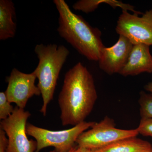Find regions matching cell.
I'll return each instance as SVG.
<instances>
[{"label":"cell","mask_w":152,"mask_h":152,"mask_svg":"<svg viewBox=\"0 0 152 152\" xmlns=\"http://www.w3.org/2000/svg\"><path fill=\"white\" fill-rule=\"evenodd\" d=\"M97 98L93 76L81 63H78L66 73L59 95L62 125L75 126L85 121Z\"/></svg>","instance_id":"obj_1"},{"label":"cell","mask_w":152,"mask_h":152,"mask_svg":"<svg viewBox=\"0 0 152 152\" xmlns=\"http://www.w3.org/2000/svg\"><path fill=\"white\" fill-rule=\"evenodd\" d=\"M53 3L59 14L57 31L60 36L88 60L99 61L105 47L100 30L73 12L64 0Z\"/></svg>","instance_id":"obj_2"},{"label":"cell","mask_w":152,"mask_h":152,"mask_svg":"<svg viewBox=\"0 0 152 152\" xmlns=\"http://www.w3.org/2000/svg\"><path fill=\"white\" fill-rule=\"evenodd\" d=\"M34 51L39 59V63L34 72L38 79L37 86L42 98L40 112L45 116L48 105L53 98L60 72L69 51L64 45L43 44L37 45Z\"/></svg>","instance_id":"obj_3"},{"label":"cell","mask_w":152,"mask_h":152,"mask_svg":"<svg viewBox=\"0 0 152 152\" xmlns=\"http://www.w3.org/2000/svg\"><path fill=\"white\" fill-rule=\"evenodd\" d=\"M95 123L85 121L71 129L61 131L50 130L27 123L26 130L28 135L36 140L37 145L36 152L48 147H54L56 152H68L75 147L79 136Z\"/></svg>","instance_id":"obj_4"},{"label":"cell","mask_w":152,"mask_h":152,"mask_svg":"<svg viewBox=\"0 0 152 152\" xmlns=\"http://www.w3.org/2000/svg\"><path fill=\"white\" fill-rule=\"evenodd\" d=\"M139 134L137 128L130 130L117 128L114 120L106 116L99 122L95 123L89 130L82 133L76 143L79 147L98 149L123 139L137 137Z\"/></svg>","instance_id":"obj_5"},{"label":"cell","mask_w":152,"mask_h":152,"mask_svg":"<svg viewBox=\"0 0 152 152\" xmlns=\"http://www.w3.org/2000/svg\"><path fill=\"white\" fill-rule=\"evenodd\" d=\"M31 114L17 106L6 119L1 121V128L8 137L6 152H36V141L28 139L26 130L27 121Z\"/></svg>","instance_id":"obj_6"},{"label":"cell","mask_w":152,"mask_h":152,"mask_svg":"<svg viewBox=\"0 0 152 152\" xmlns=\"http://www.w3.org/2000/svg\"><path fill=\"white\" fill-rule=\"evenodd\" d=\"M139 15L123 10L117 21L116 31L127 38L133 45L152 46V10L146 11L141 17Z\"/></svg>","instance_id":"obj_7"},{"label":"cell","mask_w":152,"mask_h":152,"mask_svg":"<svg viewBox=\"0 0 152 152\" xmlns=\"http://www.w3.org/2000/svg\"><path fill=\"white\" fill-rule=\"evenodd\" d=\"M37 78L34 72L26 74L16 68L13 69L6 79L8 86L5 93L9 102L24 109L30 98L41 94L39 89L35 84Z\"/></svg>","instance_id":"obj_8"},{"label":"cell","mask_w":152,"mask_h":152,"mask_svg":"<svg viewBox=\"0 0 152 152\" xmlns=\"http://www.w3.org/2000/svg\"><path fill=\"white\" fill-rule=\"evenodd\" d=\"M133 46L127 38L119 35L113 45L103 49L99 61V68L109 75L119 74L126 63Z\"/></svg>","instance_id":"obj_9"},{"label":"cell","mask_w":152,"mask_h":152,"mask_svg":"<svg viewBox=\"0 0 152 152\" xmlns=\"http://www.w3.org/2000/svg\"><path fill=\"white\" fill-rule=\"evenodd\" d=\"M145 72L152 73V56L150 46L142 44L133 45L126 63L119 74L127 77Z\"/></svg>","instance_id":"obj_10"},{"label":"cell","mask_w":152,"mask_h":152,"mask_svg":"<svg viewBox=\"0 0 152 152\" xmlns=\"http://www.w3.org/2000/svg\"><path fill=\"white\" fill-rule=\"evenodd\" d=\"M15 8L11 0L0 1V40L13 38L16 32Z\"/></svg>","instance_id":"obj_11"},{"label":"cell","mask_w":152,"mask_h":152,"mask_svg":"<svg viewBox=\"0 0 152 152\" xmlns=\"http://www.w3.org/2000/svg\"><path fill=\"white\" fill-rule=\"evenodd\" d=\"M152 146L149 142L136 137L123 139L102 148L92 150L96 152H137Z\"/></svg>","instance_id":"obj_12"},{"label":"cell","mask_w":152,"mask_h":152,"mask_svg":"<svg viewBox=\"0 0 152 152\" xmlns=\"http://www.w3.org/2000/svg\"><path fill=\"white\" fill-rule=\"evenodd\" d=\"M101 4H108L114 9L121 8L123 5L122 2L117 0H80L74 4L72 7L75 10L88 14L94 12Z\"/></svg>","instance_id":"obj_13"},{"label":"cell","mask_w":152,"mask_h":152,"mask_svg":"<svg viewBox=\"0 0 152 152\" xmlns=\"http://www.w3.org/2000/svg\"><path fill=\"white\" fill-rule=\"evenodd\" d=\"M138 102L141 119H152V93L142 91Z\"/></svg>","instance_id":"obj_14"},{"label":"cell","mask_w":152,"mask_h":152,"mask_svg":"<svg viewBox=\"0 0 152 152\" xmlns=\"http://www.w3.org/2000/svg\"><path fill=\"white\" fill-rule=\"evenodd\" d=\"M15 108L11 104L7 99L5 93H0V119L7 118L13 112Z\"/></svg>","instance_id":"obj_15"},{"label":"cell","mask_w":152,"mask_h":152,"mask_svg":"<svg viewBox=\"0 0 152 152\" xmlns=\"http://www.w3.org/2000/svg\"><path fill=\"white\" fill-rule=\"evenodd\" d=\"M137 129L139 134L152 137V119H141Z\"/></svg>","instance_id":"obj_16"},{"label":"cell","mask_w":152,"mask_h":152,"mask_svg":"<svg viewBox=\"0 0 152 152\" xmlns=\"http://www.w3.org/2000/svg\"><path fill=\"white\" fill-rule=\"evenodd\" d=\"M7 144L8 139L5 133L0 128V152H6Z\"/></svg>","instance_id":"obj_17"},{"label":"cell","mask_w":152,"mask_h":152,"mask_svg":"<svg viewBox=\"0 0 152 152\" xmlns=\"http://www.w3.org/2000/svg\"><path fill=\"white\" fill-rule=\"evenodd\" d=\"M73 152H92L91 150L78 146Z\"/></svg>","instance_id":"obj_18"},{"label":"cell","mask_w":152,"mask_h":152,"mask_svg":"<svg viewBox=\"0 0 152 152\" xmlns=\"http://www.w3.org/2000/svg\"><path fill=\"white\" fill-rule=\"evenodd\" d=\"M145 89L147 91L152 93V82L149 83L145 86Z\"/></svg>","instance_id":"obj_19"},{"label":"cell","mask_w":152,"mask_h":152,"mask_svg":"<svg viewBox=\"0 0 152 152\" xmlns=\"http://www.w3.org/2000/svg\"><path fill=\"white\" fill-rule=\"evenodd\" d=\"M137 152H152V146L150 148H147L145 149L141 150Z\"/></svg>","instance_id":"obj_20"},{"label":"cell","mask_w":152,"mask_h":152,"mask_svg":"<svg viewBox=\"0 0 152 152\" xmlns=\"http://www.w3.org/2000/svg\"><path fill=\"white\" fill-rule=\"evenodd\" d=\"M77 148V147H76L75 146V147H74L70 151H69L68 152H73L74 151H75V150L76 148ZM50 152H56L55 151H50Z\"/></svg>","instance_id":"obj_21"},{"label":"cell","mask_w":152,"mask_h":152,"mask_svg":"<svg viewBox=\"0 0 152 152\" xmlns=\"http://www.w3.org/2000/svg\"><path fill=\"white\" fill-rule=\"evenodd\" d=\"M91 151H92V152H96L95 151H94V150H91Z\"/></svg>","instance_id":"obj_22"}]
</instances>
